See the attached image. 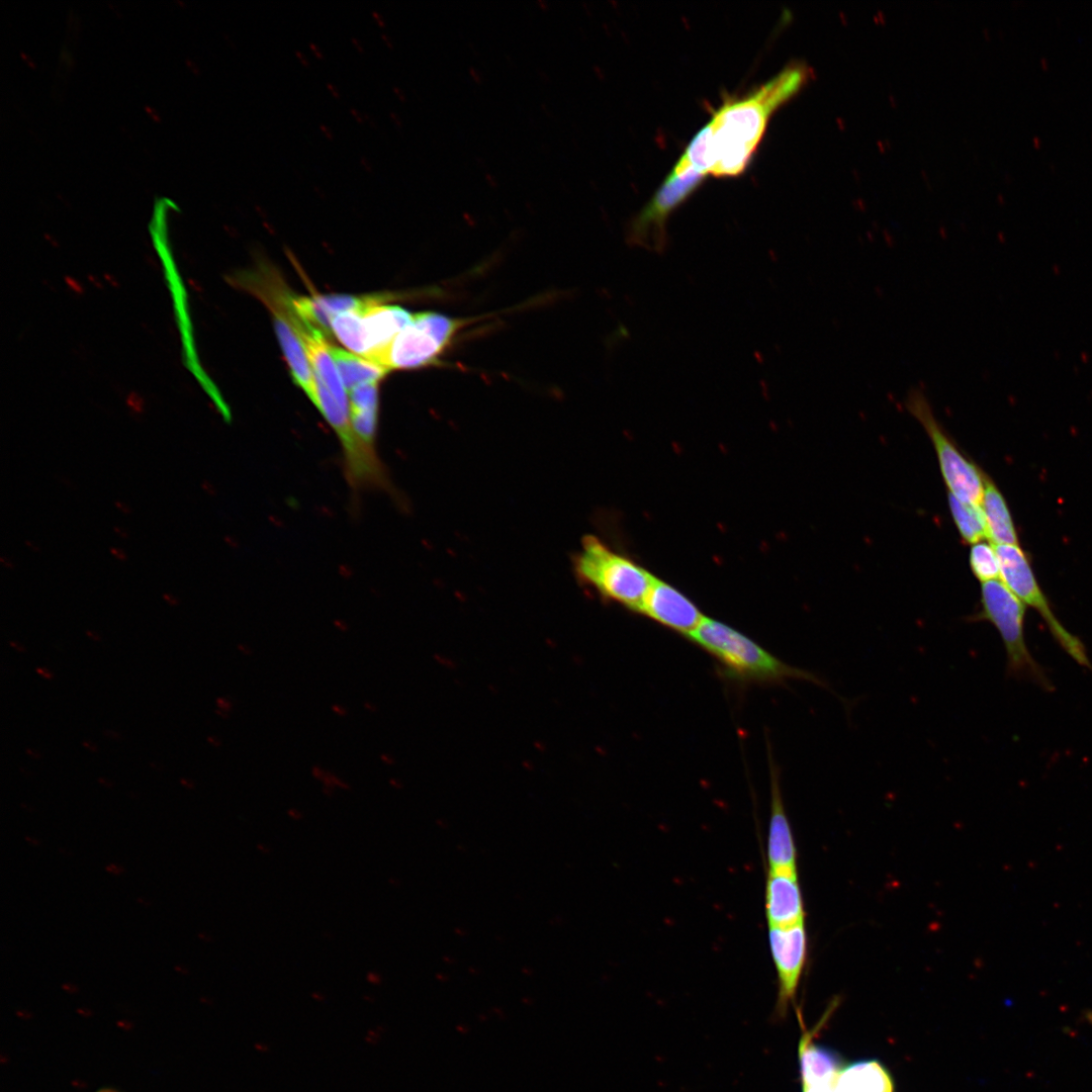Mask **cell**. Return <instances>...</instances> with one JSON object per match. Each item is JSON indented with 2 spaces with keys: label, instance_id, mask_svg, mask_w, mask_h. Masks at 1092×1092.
Segmentation results:
<instances>
[{
  "label": "cell",
  "instance_id": "cell-1",
  "mask_svg": "<svg viewBox=\"0 0 1092 1092\" xmlns=\"http://www.w3.org/2000/svg\"><path fill=\"white\" fill-rule=\"evenodd\" d=\"M810 75L806 65H789L747 95L727 100L690 142L677 164L706 176L741 174L772 113L801 90Z\"/></svg>",
  "mask_w": 1092,
  "mask_h": 1092
},
{
  "label": "cell",
  "instance_id": "cell-2",
  "mask_svg": "<svg viewBox=\"0 0 1092 1092\" xmlns=\"http://www.w3.org/2000/svg\"><path fill=\"white\" fill-rule=\"evenodd\" d=\"M688 638L711 654L725 672L736 679L782 684L797 678L827 687L815 674L783 662L747 636L715 619L705 617Z\"/></svg>",
  "mask_w": 1092,
  "mask_h": 1092
},
{
  "label": "cell",
  "instance_id": "cell-3",
  "mask_svg": "<svg viewBox=\"0 0 1092 1092\" xmlns=\"http://www.w3.org/2000/svg\"><path fill=\"white\" fill-rule=\"evenodd\" d=\"M575 577L602 598L641 613L654 576L600 538L586 535L572 557Z\"/></svg>",
  "mask_w": 1092,
  "mask_h": 1092
},
{
  "label": "cell",
  "instance_id": "cell-4",
  "mask_svg": "<svg viewBox=\"0 0 1092 1092\" xmlns=\"http://www.w3.org/2000/svg\"><path fill=\"white\" fill-rule=\"evenodd\" d=\"M1025 607L1001 579H994L982 583L980 610L968 621H987L996 628L1006 651L1009 675L1051 691L1053 685L1050 678L1033 658L1025 641Z\"/></svg>",
  "mask_w": 1092,
  "mask_h": 1092
},
{
  "label": "cell",
  "instance_id": "cell-5",
  "mask_svg": "<svg viewBox=\"0 0 1092 1092\" xmlns=\"http://www.w3.org/2000/svg\"><path fill=\"white\" fill-rule=\"evenodd\" d=\"M905 407L932 442L948 493L962 502L981 505L988 476L963 453L937 421L925 392L919 387L911 388Z\"/></svg>",
  "mask_w": 1092,
  "mask_h": 1092
},
{
  "label": "cell",
  "instance_id": "cell-6",
  "mask_svg": "<svg viewBox=\"0 0 1092 1092\" xmlns=\"http://www.w3.org/2000/svg\"><path fill=\"white\" fill-rule=\"evenodd\" d=\"M463 325L462 318L435 311L414 313L375 363L388 372L437 364Z\"/></svg>",
  "mask_w": 1092,
  "mask_h": 1092
},
{
  "label": "cell",
  "instance_id": "cell-7",
  "mask_svg": "<svg viewBox=\"0 0 1092 1092\" xmlns=\"http://www.w3.org/2000/svg\"><path fill=\"white\" fill-rule=\"evenodd\" d=\"M1000 565V579L1027 607L1044 620L1054 639L1078 664L1092 668L1083 642L1055 616L1048 598L1040 588L1026 553L1019 545H994Z\"/></svg>",
  "mask_w": 1092,
  "mask_h": 1092
},
{
  "label": "cell",
  "instance_id": "cell-8",
  "mask_svg": "<svg viewBox=\"0 0 1092 1092\" xmlns=\"http://www.w3.org/2000/svg\"><path fill=\"white\" fill-rule=\"evenodd\" d=\"M706 175L694 170L675 173L671 171L651 199L632 218L627 231V241L656 254L663 253L668 245L667 220L701 185Z\"/></svg>",
  "mask_w": 1092,
  "mask_h": 1092
},
{
  "label": "cell",
  "instance_id": "cell-9",
  "mask_svg": "<svg viewBox=\"0 0 1092 1092\" xmlns=\"http://www.w3.org/2000/svg\"><path fill=\"white\" fill-rule=\"evenodd\" d=\"M768 944L778 977L777 1013L784 1016L795 1002L806 964L808 938L805 921L791 926H768Z\"/></svg>",
  "mask_w": 1092,
  "mask_h": 1092
},
{
  "label": "cell",
  "instance_id": "cell-10",
  "mask_svg": "<svg viewBox=\"0 0 1092 1092\" xmlns=\"http://www.w3.org/2000/svg\"><path fill=\"white\" fill-rule=\"evenodd\" d=\"M641 614L686 637H689L705 618L691 600L656 577L647 594Z\"/></svg>",
  "mask_w": 1092,
  "mask_h": 1092
},
{
  "label": "cell",
  "instance_id": "cell-11",
  "mask_svg": "<svg viewBox=\"0 0 1092 1092\" xmlns=\"http://www.w3.org/2000/svg\"><path fill=\"white\" fill-rule=\"evenodd\" d=\"M770 818L767 835L768 872L797 876V850L783 803L779 769L769 757Z\"/></svg>",
  "mask_w": 1092,
  "mask_h": 1092
},
{
  "label": "cell",
  "instance_id": "cell-12",
  "mask_svg": "<svg viewBox=\"0 0 1092 1092\" xmlns=\"http://www.w3.org/2000/svg\"><path fill=\"white\" fill-rule=\"evenodd\" d=\"M360 328L365 346L364 358L376 362L393 339L412 321L413 314L397 305L383 303L358 309Z\"/></svg>",
  "mask_w": 1092,
  "mask_h": 1092
},
{
  "label": "cell",
  "instance_id": "cell-13",
  "mask_svg": "<svg viewBox=\"0 0 1092 1092\" xmlns=\"http://www.w3.org/2000/svg\"><path fill=\"white\" fill-rule=\"evenodd\" d=\"M765 915L768 926L784 927L805 921L798 875L767 873Z\"/></svg>",
  "mask_w": 1092,
  "mask_h": 1092
},
{
  "label": "cell",
  "instance_id": "cell-14",
  "mask_svg": "<svg viewBox=\"0 0 1092 1092\" xmlns=\"http://www.w3.org/2000/svg\"><path fill=\"white\" fill-rule=\"evenodd\" d=\"M269 310L272 313L275 333L289 365L292 378L312 403L316 405L317 395L314 373L304 346L285 314L276 308Z\"/></svg>",
  "mask_w": 1092,
  "mask_h": 1092
},
{
  "label": "cell",
  "instance_id": "cell-15",
  "mask_svg": "<svg viewBox=\"0 0 1092 1092\" xmlns=\"http://www.w3.org/2000/svg\"><path fill=\"white\" fill-rule=\"evenodd\" d=\"M801 1085L831 1084L842 1068L840 1056L813 1040V1033H804L799 1049Z\"/></svg>",
  "mask_w": 1092,
  "mask_h": 1092
},
{
  "label": "cell",
  "instance_id": "cell-16",
  "mask_svg": "<svg viewBox=\"0 0 1092 1092\" xmlns=\"http://www.w3.org/2000/svg\"><path fill=\"white\" fill-rule=\"evenodd\" d=\"M889 1071L876 1060H861L842 1067L830 1092H893Z\"/></svg>",
  "mask_w": 1092,
  "mask_h": 1092
},
{
  "label": "cell",
  "instance_id": "cell-17",
  "mask_svg": "<svg viewBox=\"0 0 1092 1092\" xmlns=\"http://www.w3.org/2000/svg\"><path fill=\"white\" fill-rule=\"evenodd\" d=\"M987 538L993 545H1018V536L1009 507L997 485L988 477L981 502Z\"/></svg>",
  "mask_w": 1092,
  "mask_h": 1092
},
{
  "label": "cell",
  "instance_id": "cell-18",
  "mask_svg": "<svg viewBox=\"0 0 1092 1092\" xmlns=\"http://www.w3.org/2000/svg\"><path fill=\"white\" fill-rule=\"evenodd\" d=\"M330 352L348 392L363 383L379 382L388 373L381 365L332 344Z\"/></svg>",
  "mask_w": 1092,
  "mask_h": 1092
},
{
  "label": "cell",
  "instance_id": "cell-19",
  "mask_svg": "<svg viewBox=\"0 0 1092 1092\" xmlns=\"http://www.w3.org/2000/svg\"><path fill=\"white\" fill-rule=\"evenodd\" d=\"M948 506L963 541L975 544L987 538V527L981 505L960 500L948 493Z\"/></svg>",
  "mask_w": 1092,
  "mask_h": 1092
},
{
  "label": "cell",
  "instance_id": "cell-20",
  "mask_svg": "<svg viewBox=\"0 0 1092 1092\" xmlns=\"http://www.w3.org/2000/svg\"><path fill=\"white\" fill-rule=\"evenodd\" d=\"M970 567L975 577L983 582L1000 579V565L995 546L985 540L972 545Z\"/></svg>",
  "mask_w": 1092,
  "mask_h": 1092
},
{
  "label": "cell",
  "instance_id": "cell-21",
  "mask_svg": "<svg viewBox=\"0 0 1092 1092\" xmlns=\"http://www.w3.org/2000/svg\"><path fill=\"white\" fill-rule=\"evenodd\" d=\"M378 408L350 410V422L355 435L366 445L374 447Z\"/></svg>",
  "mask_w": 1092,
  "mask_h": 1092
},
{
  "label": "cell",
  "instance_id": "cell-22",
  "mask_svg": "<svg viewBox=\"0 0 1092 1092\" xmlns=\"http://www.w3.org/2000/svg\"><path fill=\"white\" fill-rule=\"evenodd\" d=\"M378 383L368 382L354 387L348 392L350 410L378 408Z\"/></svg>",
  "mask_w": 1092,
  "mask_h": 1092
},
{
  "label": "cell",
  "instance_id": "cell-23",
  "mask_svg": "<svg viewBox=\"0 0 1092 1092\" xmlns=\"http://www.w3.org/2000/svg\"><path fill=\"white\" fill-rule=\"evenodd\" d=\"M217 709L231 713L234 708L233 701L228 697H217L215 700Z\"/></svg>",
  "mask_w": 1092,
  "mask_h": 1092
},
{
  "label": "cell",
  "instance_id": "cell-24",
  "mask_svg": "<svg viewBox=\"0 0 1092 1092\" xmlns=\"http://www.w3.org/2000/svg\"><path fill=\"white\" fill-rule=\"evenodd\" d=\"M331 711L334 715L340 718H346L349 715L348 707L340 703L332 704Z\"/></svg>",
  "mask_w": 1092,
  "mask_h": 1092
},
{
  "label": "cell",
  "instance_id": "cell-25",
  "mask_svg": "<svg viewBox=\"0 0 1092 1092\" xmlns=\"http://www.w3.org/2000/svg\"><path fill=\"white\" fill-rule=\"evenodd\" d=\"M832 1084L802 1086V1092H830Z\"/></svg>",
  "mask_w": 1092,
  "mask_h": 1092
},
{
  "label": "cell",
  "instance_id": "cell-26",
  "mask_svg": "<svg viewBox=\"0 0 1092 1092\" xmlns=\"http://www.w3.org/2000/svg\"><path fill=\"white\" fill-rule=\"evenodd\" d=\"M236 647H237V650L241 654H243L245 656H252L254 654V650H253L252 646H250L249 644H247L245 642L238 643Z\"/></svg>",
  "mask_w": 1092,
  "mask_h": 1092
},
{
  "label": "cell",
  "instance_id": "cell-27",
  "mask_svg": "<svg viewBox=\"0 0 1092 1092\" xmlns=\"http://www.w3.org/2000/svg\"><path fill=\"white\" fill-rule=\"evenodd\" d=\"M362 706L370 714H376L379 711V707L372 701H364Z\"/></svg>",
  "mask_w": 1092,
  "mask_h": 1092
},
{
  "label": "cell",
  "instance_id": "cell-28",
  "mask_svg": "<svg viewBox=\"0 0 1092 1092\" xmlns=\"http://www.w3.org/2000/svg\"><path fill=\"white\" fill-rule=\"evenodd\" d=\"M308 48L317 59H324V54L322 50L314 41H308Z\"/></svg>",
  "mask_w": 1092,
  "mask_h": 1092
},
{
  "label": "cell",
  "instance_id": "cell-29",
  "mask_svg": "<svg viewBox=\"0 0 1092 1092\" xmlns=\"http://www.w3.org/2000/svg\"><path fill=\"white\" fill-rule=\"evenodd\" d=\"M326 86H327V89L329 90V92L332 94V96H334L335 98H340L341 97L340 89L333 82L328 81L326 83Z\"/></svg>",
  "mask_w": 1092,
  "mask_h": 1092
},
{
  "label": "cell",
  "instance_id": "cell-30",
  "mask_svg": "<svg viewBox=\"0 0 1092 1092\" xmlns=\"http://www.w3.org/2000/svg\"><path fill=\"white\" fill-rule=\"evenodd\" d=\"M294 54L301 65H303L304 67H308L310 65L309 60L300 50H295Z\"/></svg>",
  "mask_w": 1092,
  "mask_h": 1092
},
{
  "label": "cell",
  "instance_id": "cell-31",
  "mask_svg": "<svg viewBox=\"0 0 1092 1092\" xmlns=\"http://www.w3.org/2000/svg\"><path fill=\"white\" fill-rule=\"evenodd\" d=\"M349 112L359 123H362V122L365 121L364 113H361L357 108L351 106L349 108Z\"/></svg>",
  "mask_w": 1092,
  "mask_h": 1092
},
{
  "label": "cell",
  "instance_id": "cell-32",
  "mask_svg": "<svg viewBox=\"0 0 1092 1092\" xmlns=\"http://www.w3.org/2000/svg\"><path fill=\"white\" fill-rule=\"evenodd\" d=\"M320 129L327 139L332 140L334 138L333 130L327 124L321 122L320 123Z\"/></svg>",
  "mask_w": 1092,
  "mask_h": 1092
},
{
  "label": "cell",
  "instance_id": "cell-33",
  "mask_svg": "<svg viewBox=\"0 0 1092 1092\" xmlns=\"http://www.w3.org/2000/svg\"><path fill=\"white\" fill-rule=\"evenodd\" d=\"M371 15H372V17L374 18V20L376 21V23L379 26H381V27L385 26V20H384L383 16L380 14V12H378L377 10H372Z\"/></svg>",
  "mask_w": 1092,
  "mask_h": 1092
},
{
  "label": "cell",
  "instance_id": "cell-34",
  "mask_svg": "<svg viewBox=\"0 0 1092 1092\" xmlns=\"http://www.w3.org/2000/svg\"><path fill=\"white\" fill-rule=\"evenodd\" d=\"M106 871L114 875H120L123 872V869L117 864L110 863L106 866Z\"/></svg>",
  "mask_w": 1092,
  "mask_h": 1092
},
{
  "label": "cell",
  "instance_id": "cell-35",
  "mask_svg": "<svg viewBox=\"0 0 1092 1092\" xmlns=\"http://www.w3.org/2000/svg\"><path fill=\"white\" fill-rule=\"evenodd\" d=\"M360 164L364 167V169L366 171H368V172L373 171V166H372L371 162L365 156L360 157Z\"/></svg>",
  "mask_w": 1092,
  "mask_h": 1092
},
{
  "label": "cell",
  "instance_id": "cell-36",
  "mask_svg": "<svg viewBox=\"0 0 1092 1092\" xmlns=\"http://www.w3.org/2000/svg\"><path fill=\"white\" fill-rule=\"evenodd\" d=\"M351 42L353 43V46L355 47V49H356V50H357V51H358L359 53H364V51H365V50H364V47H363V44L361 43V41H360V40H359V39H358L357 37H355V36H352V37H351Z\"/></svg>",
  "mask_w": 1092,
  "mask_h": 1092
},
{
  "label": "cell",
  "instance_id": "cell-37",
  "mask_svg": "<svg viewBox=\"0 0 1092 1092\" xmlns=\"http://www.w3.org/2000/svg\"><path fill=\"white\" fill-rule=\"evenodd\" d=\"M36 672L38 674H40L41 676H43L44 678H47V679H52L53 678V673L51 671H49L48 669H44L42 667L36 668Z\"/></svg>",
  "mask_w": 1092,
  "mask_h": 1092
},
{
  "label": "cell",
  "instance_id": "cell-38",
  "mask_svg": "<svg viewBox=\"0 0 1092 1092\" xmlns=\"http://www.w3.org/2000/svg\"><path fill=\"white\" fill-rule=\"evenodd\" d=\"M207 741L214 747H219L221 745V740L216 736H208Z\"/></svg>",
  "mask_w": 1092,
  "mask_h": 1092
},
{
  "label": "cell",
  "instance_id": "cell-39",
  "mask_svg": "<svg viewBox=\"0 0 1092 1092\" xmlns=\"http://www.w3.org/2000/svg\"><path fill=\"white\" fill-rule=\"evenodd\" d=\"M380 37L382 38V40H383V41H384V42L386 43V46H387L388 48H390V49H392V48H393V44H392V42H391V39H390V37H389V36H388V35H387L386 33L382 32V33L380 34Z\"/></svg>",
  "mask_w": 1092,
  "mask_h": 1092
},
{
  "label": "cell",
  "instance_id": "cell-40",
  "mask_svg": "<svg viewBox=\"0 0 1092 1092\" xmlns=\"http://www.w3.org/2000/svg\"><path fill=\"white\" fill-rule=\"evenodd\" d=\"M180 783H181L182 786L186 787L187 789H193L194 788V784L191 781H189L188 779L181 778Z\"/></svg>",
  "mask_w": 1092,
  "mask_h": 1092
},
{
  "label": "cell",
  "instance_id": "cell-41",
  "mask_svg": "<svg viewBox=\"0 0 1092 1092\" xmlns=\"http://www.w3.org/2000/svg\"><path fill=\"white\" fill-rule=\"evenodd\" d=\"M25 752H26V753H27V754H28L29 756H31L32 758H35V759H37V758H40V753H39V752H37V751H36V750H34V749H29V748H27V749H25Z\"/></svg>",
  "mask_w": 1092,
  "mask_h": 1092
},
{
  "label": "cell",
  "instance_id": "cell-42",
  "mask_svg": "<svg viewBox=\"0 0 1092 1092\" xmlns=\"http://www.w3.org/2000/svg\"><path fill=\"white\" fill-rule=\"evenodd\" d=\"M379 759L381 760V762H383L385 764H390L391 763V758H390L389 755L387 756L386 753L379 754Z\"/></svg>",
  "mask_w": 1092,
  "mask_h": 1092
},
{
  "label": "cell",
  "instance_id": "cell-43",
  "mask_svg": "<svg viewBox=\"0 0 1092 1092\" xmlns=\"http://www.w3.org/2000/svg\"><path fill=\"white\" fill-rule=\"evenodd\" d=\"M82 744H83L84 747L90 749L91 751H96L97 750V746L95 744H93L92 742H90V741H83Z\"/></svg>",
  "mask_w": 1092,
  "mask_h": 1092
},
{
  "label": "cell",
  "instance_id": "cell-44",
  "mask_svg": "<svg viewBox=\"0 0 1092 1092\" xmlns=\"http://www.w3.org/2000/svg\"><path fill=\"white\" fill-rule=\"evenodd\" d=\"M9 644H10L11 647H13L14 649H16L19 652L24 651V647L21 646L20 644H18L17 642L9 641Z\"/></svg>",
  "mask_w": 1092,
  "mask_h": 1092
},
{
  "label": "cell",
  "instance_id": "cell-45",
  "mask_svg": "<svg viewBox=\"0 0 1092 1092\" xmlns=\"http://www.w3.org/2000/svg\"><path fill=\"white\" fill-rule=\"evenodd\" d=\"M103 733H104V734H105L106 736H108V737H111V738H115V739H116V738H119V735H118V733H116V732H114V731H112V730H105V731H104Z\"/></svg>",
  "mask_w": 1092,
  "mask_h": 1092
},
{
  "label": "cell",
  "instance_id": "cell-46",
  "mask_svg": "<svg viewBox=\"0 0 1092 1092\" xmlns=\"http://www.w3.org/2000/svg\"><path fill=\"white\" fill-rule=\"evenodd\" d=\"M98 782H99V783H100L101 785H103V786H105V787H107V788H111V787H112V783H111L110 781H108L107 779L99 778V779H98Z\"/></svg>",
  "mask_w": 1092,
  "mask_h": 1092
},
{
  "label": "cell",
  "instance_id": "cell-47",
  "mask_svg": "<svg viewBox=\"0 0 1092 1092\" xmlns=\"http://www.w3.org/2000/svg\"><path fill=\"white\" fill-rule=\"evenodd\" d=\"M87 635H88V636H89V637H90L91 639H93V640H95V641H100V636H99V635H98L97 633H93L92 631H87Z\"/></svg>",
  "mask_w": 1092,
  "mask_h": 1092
},
{
  "label": "cell",
  "instance_id": "cell-48",
  "mask_svg": "<svg viewBox=\"0 0 1092 1092\" xmlns=\"http://www.w3.org/2000/svg\"><path fill=\"white\" fill-rule=\"evenodd\" d=\"M389 116H390V117H391V119H393V120H394V122H396V123H397L398 125L400 124V119H399L398 115H397V114H396L395 112H392V111H390V112H389Z\"/></svg>",
  "mask_w": 1092,
  "mask_h": 1092
},
{
  "label": "cell",
  "instance_id": "cell-49",
  "mask_svg": "<svg viewBox=\"0 0 1092 1092\" xmlns=\"http://www.w3.org/2000/svg\"><path fill=\"white\" fill-rule=\"evenodd\" d=\"M393 91H394V93H395V94H397V95H398V97H399V98H400L401 100H403V99H404V97H403L402 93L400 92L399 88H397V87H393Z\"/></svg>",
  "mask_w": 1092,
  "mask_h": 1092
}]
</instances>
